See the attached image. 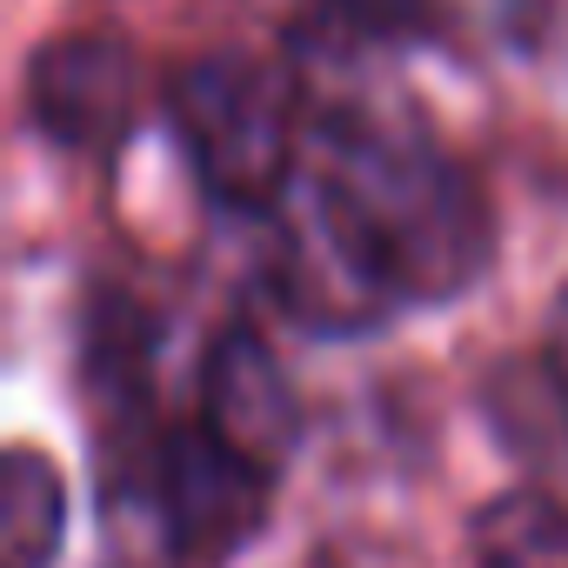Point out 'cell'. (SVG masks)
<instances>
[{
  "mask_svg": "<svg viewBox=\"0 0 568 568\" xmlns=\"http://www.w3.org/2000/svg\"><path fill=\"white\" fill-rule=\"evenodd\" d=\"M315 174L348 207L402 308L462 302L495 261V227L475 174L422 128H402L375 108H335L315 128Z\"/></svg>",
  "mask_w": 568,
  "mask_h": 568,
  "instance_id": "cell-1",
  "label": "cell"
},
{
  "mask_svg": "<svg viewBox=\"0 0 568 568\" xmlns=\"http://www.w3.org/2000/svg\"><path fill=\"white\" fill-rule=\"evenodd\" d=\"M161 108L214 207L267 221L302 181V88L274 61L241 48L194 54L168 74Z\"/></svg>",
  "mask_w": 568,
  "mask_h": 568,
  "instance_id": "cell-2",
  "label": "cell"
},
{
  "mask_svg": "<svg viewBox=\"0 0 568 568\" xmlns=\"http://www.w3.org/2000/svg\"><path fill=\"white\" fill-rule=\"evenodd\" d=\"M267 288L295 328L328 342L368 335L402 315L395 281L382 274L375 247L362 241V227L348 221V207L328 194L315 168H302L288 201L267 214Z\"/></svg>",
  "mask_w": 568,
  "mask_h": 568,
  "instance_id": "cell-3",
  "label": "cell"
},
{
  "mask_svg": "<svg viewBox=\"0 0 568 568\" xmlns=\"http://www.w3.org/2000/svg\"><path fill=\"white\" fill-rule=\"evenodd\" d=\"M274 488L281 481H267L247 462H234L201 422L168 428L154 462H148L154 521H161V541L181 561H227V555H241L267 528Z\"/></svg>",
  "mask_w": 568,
  "mask_h": 568,
  "instance_id": "cell-4",
  "label": "cell"
},
{
  "mask_svg": "<svg viewBox=\"0 0 568 568\" xmlns=\"http://www.w3.org/2000/svg\"><path fill=\"white\" fill-rule=\"evenodd\" d=\"M21 108L48 148L114 154L148 108V68L121 34H61L28 61Z\"/></svg>",
  "mask_w": 568,
  "mask_h": 568,
  "instance_id": "cell-5",
  "label": "cell"
},
{
  "mask_svg": "<svg viewBox=\"0 0 568 568\" xmlns=\"http://www.w3.org/2000/svg\"><path fill=\"white\" fill-rule=\"evenodd\" d=\"M234 462H247L254 475L281 481L288 462L302 455L308 415L295 395V375L281 368V355L267 348V335L254 322H227L207 355H201V415H194Z\"/></svg>",
  "mask_w": 568,
  "mask_h": 568,
  "instance_id": "cell-6",
  "label": "cell"
},
{
  "mask_svg": "<svg viewBox=\"0 0 568 568\" xmlns=\"http://www.w3.org/2000/svg\"><path fill=\"white\" fill-rule=\"evenodd\" d=\"M68 541V481L41 448H8L0 462V548L8 568H54Z\"/></svg>",
  "mask_w": 568,
  "mask_h": 568,
  "instance_id": "cell-7",
  "label": "cell"
},
{
  "mask_svg": "<svg viewBox=\"0 0 568 568\" xmlns=\"http://www.w3.org/2000/svg\"><path fill=\"white\" fill-rule=\"evenodd\" d=\"M475 568H568V508L548 488L488 501L475 515Z\"/></svg>",
  "mask_w": 568,
  "mask_h": 568,
  "instance_id": "cell-8",
  "label": "cell"
},
{
  "mask_svg": "<svg viewBox=\"0 0 568 568\" xmlns=\"http://www.w3.org/2000/svg\"><path fill=\"white\" fill-rule=\"evenodd\" d=\"M541 362H548L555 388L568 395V288H561V295H555V308H548V342H541Z\"/></svg>",
  "mask_w": 568,
  "mask_h": 568,
  "instance_id": "cell-9",
  "label": "cell"
}]
</instances>
